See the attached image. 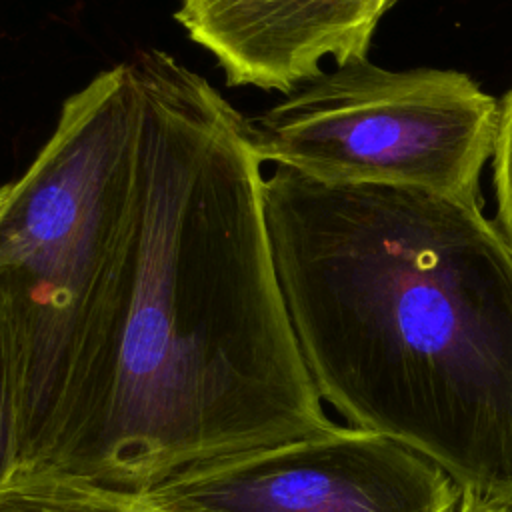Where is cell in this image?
Instances as JSON below:
<instances>
[{"label": "cell", "instance_id": "6da1fadb", "mask_svg": "<svg viewBox=\"0 0 512 512\" xmlns=\"http://www.w3.org/2000/svg\"><path fill=\"white\" fill-rule=\"evenodd\" d=\"M22 180L82 322L32 472L148 492L336 426L278 284L250 120L204 76L158 48L96 74Z\"/></svg>", "mask_w": 512, "mask_h": 512}, {"label": "cell", "instance_id": "7a4b0ae2", "mask_svg": "<svg viewBox=\"0 0 512 512\" xmlns=\"http://www.w3.org/2000/svg\"><path fill=\"white\" fill-rule=\"evenodd\" d=\"M284 304L322 400L512 508V244L480 202L264 172Z\"/></svg>", "mask_w": 512, "mask_h": 512}, {"label": "cell", "instance_id": "3957f363", "mask_svg": "<svg viewBox=\"0 0 512 512\" xmlns=\"http://www.w3.org/2000/svg\"><path fill=\"white\" fill-rule=\"evenodd\" d=\"M500 104L468 74L334 64L250 120L262 158L328 184L480 196Z\"/></svg>", "mask_w": 512, "mask_h": 512}, {"label": "cell", "instance_id": "277c9868", "mask_svg": "<svg viewBox=\"0 0 512 512\" xmlns=\"http://www.w3.org/2000/svg\"><path fill=\"white\" fill-rule=\"evenodd\" d=\"M148 492L174 512H456L462 494L418 452L338 424L208 462Z\"/></svg>", "mask_w": 512, "mask_h": 512}, {"label": "cell", "instance_id": "5b68a950", "mask_svg": "<svg viewBox=\"0 0 512 512\" xmlns=\"http://www.w3.org/2000/svg\"><path fill=\"white\" fill-rule=\"evenodd\" d=\"M384 0H180L176 20L226 84L294 92L332 58H364Z\"/></svg>", "mask_w": 512, "mask_h": 512}, {"label": "cell", "instance_id": "8992f818", "mask_svg": "<svg viewBox=\"0 0 512 512\" xmlns=\"http://www.w3.org/2000/svg\"><path fill=\"white\" fill-rule=\"evenodd\" d=\"M0 512H174L150 492L56 474H14L0 488Z\"/></svg>", "mask_w": 512, "mask_h": 512}, {"label": "cell", "instance_id": "52a82bcc", "mask_svg": "<svg viewBox=\"0 0 512 512\" xmlns=\"http://www.w3.org/2000/svg\"><path fill=\"white\" fill-rule=\"evenodd\" d=\"M18 468V378L12 346L0 324V488Z\"/></svg>", "mask_w": 512, "mask_h": 512}, {"label": "cell", "instance_id": "ba28073f", "mask_svg": "<svg viewBox=\"0 0 512 512\" xmlns=\"http://www.w3.org/2000/svg\"><path fill=\"white\" fill-rule=\"evenodd\" d=\"M498 104V128L490 158L496 194V224L512 244V86Z\"/></svg>", "mask_w": 512, "mask_h": 512}, {"label": "cell", "instance_id": "9c48e42d", "mask_svg": "<svg viewBox=\"0 0 512 512\" xmlns=\"http://www.w3.org/2000/svg\"><path fill=\"white\" fill-rule=\"evenodd\" d=\"M456 512H512V508L496 504V502L482 500L480 496H476V494H472L468 490H462Z\"/></svg>", "mask_w": 512, "mask_h": 512}, {"label": "cell", "instance_id": "30bf717a", "mask_svg": "<svg viewBox=\"0 0 512 512\" xmlns=\"http://www.w3.org/2000/svg\"><path fill=\"white\" fill-rule=\"evenodd\" d=\"M6 192H8V184L0 186V206H2V202H4V198H6Z\"/></svg>", "mask_w": 512, "mask_h": 512}]
</instances>
